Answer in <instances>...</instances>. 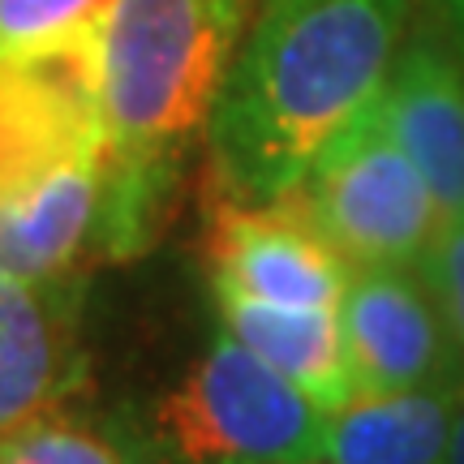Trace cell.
Wrapping results in <instances>:
<instances>
[{
	"label": "cell",
	"mask_w": 464,
	"mask_h": 464,
	"mask_svg": "<svg viewBox=\"0 0 464 464\" xmlns=\"http://www.w3.org/2000/svg\"><path fill=\"white\" fill-rule=\"evenodd\" d=\"M323 421L327 404L228 332L155 404V439L177 464L314 460Z\"/></svg>",
	"instance_id": "3"
},
{
	"label": "cell",
	"mask_w": 464,
	"mask_h": 464,
	"mask_svg": "<svg viewBox=\"0 0 464 464\" xmlns=\"http://www.w3.org/2000/svg\"><path fill=\"white\" fill-rule=\"evenodd\" d=\"M108 150L103 22L65 44L0 56V198Z\"/></svg>",
	"instance_id": "5"
},
{
	"label": "cell",
	"mask_w": 464,
	"mask_h": 464,
	"mask_svg": "<svg viewBox=\"0 0 464 464\" xmlns=\"http://www.w3.org/2000/svg\"><path fill=\"white\" fill-rule=\"evenodd\" d=\"M207 271L216 293L340 310L353 263L288 194L280 202H237L216 194L207 211Z\"/></svg>",
	"instance_id": "6"
},
{
	"label": "cell",
	"mask_w": 464,
	"mask_h": 464,
	"mask_svg": "<svg viewBox=\"0 0 464 464\" xmlns=\"http://www.w3.org/2000/svg\"><path fill=\"white\" fill-rule=\"evenodd\" d=\"M0 464H125V456L91 421L56 409L0 439Z\"/></svg>",
	"instance_id": "13"
},
{
	"label": "cell",
	"mask_w": 464,
	"mask_h": 464,
	"mask_svg": "<svg viewBox=\"0 0 464 464\" xmlns=\"http://www.w3.org/2000/svg\"><path fill=\"white\" fill-rule=\"evenodd\" d=\"M460 387L353 392L327 409L318 456L323 464H443Z\"/></svg>",
	"instance_id": "11"
},
{
	"label": "cell",
	"mask_w": 464,
	"mask_h": 464,
	"mask_svg": "<svg viewBox=\"0 0 464 464\" xmlns=\"http://www.w3.org/2000/svg\"><path fill=\"white\" fill-rule=\"evenodd\" d=\"M357 392L464 387V370L421 266H357L340 301Z\"/></svg>",
	"instance_id": "7"
},
{
	"label": "cell",
	"mask_w": 464,
	"mask_h": 464,
	"mask_svg": "<svg viewBox=\"0 0 464 464\" xmlns=\"http://www.w3.org/2000/svg\"><path fill=\"white\" fill-rule=\"evenodd\" d=\"M82 379L73 284L31 280L0 258V439L65 409Z\"/></svg>",
	"instance_id": "10"
},
{
	"label": "cell",
	"mask_w": 464,
	"mask_h": 464,
	"mask_svg": "<svg viewBox=\"0 0 464 464\" xmlns=\"http://www.w3.org/2000/svg\"><path fill=\"white\" fill-rule=\"evenodd\" d=\"M0 258L44 284H73L91 258H125L112 150L0 198Z\"/></svg>",
	"instance_id": "8"
},
{
	"label": "cell",
	"mask_w": 464,
	"mask_h": 464,
	"mask_svg": "<svg viewBox=\"0 0 464 464\" xmlns=\"http://www.w3.org/2000/svg\"><path fill=\"white\" fill-rule=\"evenodd\" d=\"M297 464H323V460H297Z\"/></svg>",
	"instance_id": "18"
},
{
	"label": "cell",
	"mask_w": 464,
	"mask_h": 464,
	"mask_svg": "<svg viewBox=\"0 0 464 464\" xmlns=\"http://www.w3.org/2000/svg\"><path fill=\"white\" fill-rule=\"evenodd\" d=\"M421 276L443 310V323H448V335L464 370V216H443V228L421 258Z\"/></svg>",
	"instance_id": "15"
},
{
	"label": "cell",
	"mask_w": 464,
	"mask_h": 464,
	"mask_svg": "<svg viewBox=\"0 0 464 464\" xmlns=\"http://www.w3.org/2000/svg\"><path fill=\"white\" fill-rule=\"evenodd\" d=\"M112 0H0V56H22L95 31Z\"/></svg>",
	"instance_id": "14"
},
{
	"label": "cell",
	"mask_w": 464,
	"mask_h": 464,
	"mask_svg": "<svg viewBox=\"0 0 464 464\" xmlns=\"http://www.w3.org/2000/svg\"><path fill=\"white\" fill-rule=\"evenodd\" d=\"M216 305L224 332L237 335L246 348H254L280 374L301 382L318 404L335 409L357 392L340 310L276 305V301L241 297V293H216Z\"/></svg>",
	"instance_id": "12"
},
{
	"label": "cell",
	"mask_w": 464,
	"mask_h": 464,
	"mask_svg": "<svg viewBox=\"0 0 464 464\" xmlns=\"http://www.w3.org/2000/svg\"><path fill=\"white\" fill-rule=\"evenodd\" d=\"M258 0H112L103 17V103L116 164L172 185Z\"/></svg>",
	"instance_id": "2"
},
{
	"label": "cell",
	"mask_w": 464,
	"mask_h": 464,
	"mask_svg": "<svg viewBox=\"0 0 464 464\" xmlns=\"http://www.w3.org/2000/svg\"><path fill=\"white\" fill-rule=\"evenodd\" d=\"M417 0H258L207 121L216 194L288 198L387 91Z\"/></svg>",
	"instance_id": "1"
},
{
	"label": "cell",
	"mask_w": 464,
	"mask_h": 464,
	"mask_svg": "<svg viewBox=\"0 0 464 464\" xmlns=\"http://www.w3.org/2000/svg\"><path fill=\"white\" fill-rule=\"evenodd\" d=\"M443 464H464V387H460V396H456V417H451V439H448Z\"/></svg>",
	"instance_id": "16"
},
{
	"label": "cell",
	"mask_w": 464,
	"mask_h": 464,
	"mask_svg": "<svg viewBox=\"0 0 464 464\" xmlns=\"http://www.w3.org/2000/svg\"><path fill=\"white\" fill-rule=\"evenodd\" d=\"M382 116L443 216H464V34L426 5L387 78Z\"/></svg>",
	"instance_id": "9"
},
{
	"label": "cell",
	"mask_w": 464,
	"mask_h": 464,
	"mask_svg": "<svg viewBox=\"0 0 464 464\" xmlns=\"http://www.w3.org/2000/svg\"><path fill=\"white\" fill-rule=\"evenodd\" d=\"M426 9H434L439 17H448L451 26L464 34V0H421Z\"/></svg>",
	"instance_id": "17"
},
{
	"label": "cell",
	"mask_w": 464,
	"mask_h": 464,
	"mask_svg": "<svg viewBox=\"0 0 464 464\" xmlns=\"http://www.w3.org/2000/svg\"><path fill=\"white\" fill-rule=\"evenodd\" d=\"M314 224L357 266H421L443 228V207L382 116L365 108L293 189Z\"/></svg>",
	"instance_id": "4"
}]
</instances>
